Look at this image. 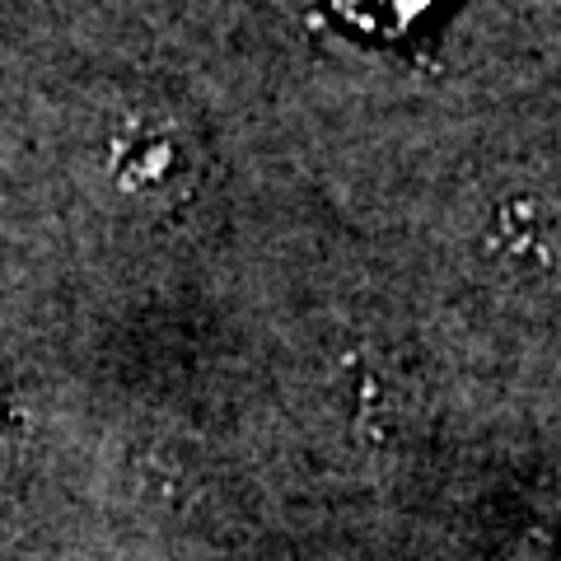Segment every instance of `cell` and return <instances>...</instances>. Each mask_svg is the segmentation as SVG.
I'll use <instances>...</instances> for the list:
<instances>
[{
	"instance_id": "obj_1",
	"label": "cell",
	"mask_w": 561,
	"mask_h": 561,
	"mask_svg": "<svg viewBox=\"0 0 561 561\" xmlns=\"http://www.w3.org/2000/svg\"><path fill=\"white\" fill-rule=\"evenodd\" d=\"M482 257L511 280H542L561 262V216L538 192H511L482 220Z\"/></svg>"
}]
</instances>
